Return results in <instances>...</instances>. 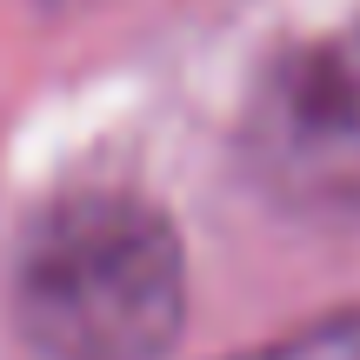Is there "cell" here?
<instances>
[{"mask_svg": "<svg viewBox=\"0 0 360 360\" xmlns=\"http://www.w3.org/2000/svg\"><path fill=\"white\" fill-rule=\"evenodd\" d=\"M240 360H360V314H327V321H307L294 334L267 340V347L240 354Z\"/></svg>", "mask_w": 360, "mask_h": 360, "instance_id": "3957f363", "label": "cell"}, {"mask_svg": "<svg viewBox=\"0 0 360 360\" xmlns=\"http://www.w3.org/2000/svg\"><path fill=\"white\" fill-rule=\"evenodd\" d=\"M240 167L281 214L360 220V20L287 40L240 107Z\"/></svg>", "mask_w": 360, "mask_h": 360, "instance_id": "7a4b0ae2", "label": "cell"}, {"mask_svg": "<svg viewBox=\"0 0 360 360\" xmlns=\"http://www.w3.org/2000/svg\"><path fill=\"white\" fill-rule=\"evenodd\" d=\"M13 314L40 360H167L187 321L174 220L127 187L60 193L27 227Z\"/></svg>", "mask_w": 360, "mask_h": 360, "instance_id": "6da1fadb", "label": "cell"}]
</instances>
